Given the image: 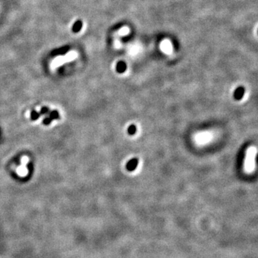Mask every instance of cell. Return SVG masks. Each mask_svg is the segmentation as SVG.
Masks as SVG:
<instances>
[{
	"label": "cell",
	"instance_id": "cell-7",
	"mask_svg": "<svg viewBox=\"0 0 258 258\" xmlns=\"http://www.w3.org/2000/svg\"><path fill=\"white\" fill-rule=\"evenodd\" d=\"M80 27H81V22H77L75 24L74 27H73V30H74L75 32H77L79 30H80Z\"/></svg>",
	"mask_w": 258,
	"mask_h": 258
},
{
	"label": "cell",
	"instance_id": "cell-4",
	"mask_svg": "<svg viewBox=\"0 0 258 258\" xmlns=\"http://www.w3.org/2000/svg\"><path fill=\"white\" fill-rule=\"evenodd\" d=\"M126 67H127V66H126V63L124 62H119L118 63L116 68H117L118 72H119V73H123L126 70Z\"/></svg>",
	"mask_w": 258,
	"mask_h": 258
},
{
	"label": "cell",
	"instance_id": "cell-5",
	"mask_svg": "<svg viewBox=\"0 0 258 258\" xmlns=\"http://www.w3.org/2000/svg\"><path fill=\"white\" fill-rule=\"evenodd\" d=\"M137 163H138V161L136 159H133L131 160L130 161H129L127 164V168L128 170L131 171L135 169V168L137 166Z\"/></svg>",
	"mask_w": 258,
	"mask_h": 258
},
{
	"label": "cell",
	"instance_id": "cell-2",
	"mask_svg": "<svg viewBox=\"0 0 258 258\" xmlns=\"http://www.w3.org/2000/svg\"><path fill=\"white\" fill-rule=\"evenodd\" d=\"M257 150L255 147H249L246 153L245 160V169L247 172H251L255 168V156H256Z\"/></svg>",
	"mask_w": 258,
	"mask_h": 258
},
{
	"label": "cell",
	"instance_id": "cell-1",
	"mask_svg": "<svg viewBox=\"0 0 258 258\" xmlns=\"http://www.w3.org/2000/svg\"><path fill=\"white\" fill-rule=\"evenodd\" d=\"M77 53L75 51H71L70 52H68L67 54H66L64 56H58V57H55L54 60L52 62L51 64H50V67L52 70H54L57 67H60L62 64H64L65 62H70L72 60H75V59L77 57Z\"/></svg>",
	"mask_w": 258,
	"mask_h": 258
},
{
	"label": "cell",
	"instance_id": "cell-6",
	"mask_svg": "<svg viewBox=\"0 0 258 258\" xmlns=\"http://www.w3.org/2000/svg\"><path fill=\"white\" fill-rule=\"evenodd\" d=\"M244 94V89L242 87H238L234 93V97L236 99H241Z\"/></svg>",
	"mask_w": 258,
	"mask_h": 258
},
{
	"label": "cell",
	"instance_id": "cell-3",
	"mask_svg": "<svg viewBox=\"0 0 258 258\" xmlns=\"http://www.w3.org/2000/svg\"><path fill=\"white\" fill-rule=\"evenodd\" d=\"M29 162V158L27 156H23L21 159V165L17 169V173L21 177H24L28 173V170L26 167V164Z\"/></svg>",
	"mask_w": 258,
	"mask_h": 258
},
{
	"label": "cell",
	"instance_id": "cell-8",
	"mask_svg": "<svg viewBox=\"0 0 258 258\" xmlns=\"http://www.w3.org/2000/svg\"><path fill=\"white\" fill-rule=\"evenodd\" d=\"M136 127H135V126H130V128H128V132L130 134H133V133L136 132Z\"/></svg>",
	"mask_w": 258,
	"mask_h": 258
}]
</instances>
